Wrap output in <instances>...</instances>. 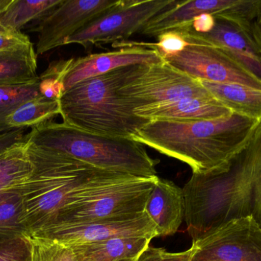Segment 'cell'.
Wrapping results in <instances>:
<instances>
[{
    "label": "cell",
    "mask_w": 261,
    "mask_h": 261,
    "mask_svg": "<svg viewBox=\"0 0 261 261\" xmlns=\"http://www.w3.org/2000/svg\"><path fill=\"white\" fill-rule=\"evenodd\" d=\"M259 121L231 113L208 121H149L132 137L187 164L193 173L219 170L248 144Z\"/></svg>",
    "instance_id": "6da1fadb"
},
{
    "label": "cell",
    "mask_w": 261,
    "mask_h": 261,
    "mask_svg": "<svg viewBox=\"0 0 261 261\" xmlns=\"http://www.w3.org/2000/svg\"><path fill=\"white\" fill-rule=\"evenodd\" d=\"M253 185L254 162L248 142L222 168L193 173L182 188L184 220L193 242L222 224L251 216Z\"/></svg>",
    "instance_id": "7a4b0ae2"
},
{
    "label": "cell",
    "mask_w": 261,
    "mask_h": 261,
    "mask_svg": "<svg viewBox=\"0 0 261 261\" xmlns=\"http://www.w3.org/2000/svg\"><path fill=\"white\" fill-rule=\"evenodd\" d=\"M26 144L33 170L19 189L30 237L51 223L75 195L107 170L58 152Z\"/></svg>",
    "instance_id": "3957f363"
},
{
    "label": "cell",
    "mask_w": 261,
    "mask_h": 261,
    "mask_svg": "<svg viewBox=\"0 0 261 261\" xmlns=\"http://www.w3.org/2000/svg\"><path fill=\"white\" fill-rule=\"evenodd\" d=\"M24 141L67 155L100 170L141 178L156 176L159 160L133 139L103 136L65 123H44L32 127Z\"/></svg>",
    "instance_id": "277c9868"
},
{
    "label": "cell",
    "mask_w": 261,
    "mask_h": 261,
    "mask_svg": "<svg viewBox=\"0 0 261 261\" xmlns=\"http://www.w3.org/2000/svg\"><path fill=\"white\" fill-rule=\"evenodd\" d=\"M135 65L87 78L66 90L59 101L64 123L96 134L132 139L150 121L128 110L119 95Z\"/></svg>",
    "instance_id": "5b68a950"
},
{
    "label": "cell",
    "mask_w": 261,
    "mask_h": 261,
    "mask_svg": "<svg viewBox=\"0 0 261 261\" xmlns=\"http://www.w3.org/2000/svg\"><path fill=\"white\" fill-rule=\"evenodd\" d=\"M158 178L104 172L75 195L47 226L79 225L144 212Z\"/></svg>",
    "instance_id": "8992f818"
},
{
    "label": "cell",
    "mask_w": 261,
    "mask_h": 261,
    "mask_svg": "<svg viewBox=\"0 0 261 261\" xmlns=\"http://www.w3.org/2000/svg\"><path fill=\"white\" fill-rule=\"evenodd\" d=\"M127 108L151 107L187 98H213L199 80L178 70L167 61L136 64L119 90Z\"/></svg>",
    "instance_id": "52a82bcc"
},
{
    "label": "cell",
    "mask_w": 261,
    "mask_h": 261,
    "mask_svg": "<svg viewBox=\"0 0 261 261\" xmlns=\"http://www.w3.org/2000/svg\"><path fill=\"white\" fill-rule=\"evenodd\" d=\"M176 0H120L119 4L72 35L66 44L85 49L125 41L153 18L173 7Z\"/></svg>",
    "instance_id": "ba28073f"
},
{
    "label": "cell",
    "mask_w": 261,
    "mask_h": 261,
    "mask_svg": "<svg viewBox=\"0 0 261 261\" xmlns=\"http://www.w3.org/2000/svg\"><path fill=\"white\" fill-rule=\"evenodd\" d=\"M174 31L182 34L185 39L220 48L261 81V30L257 20L239 23L205 15L196 32L189 29Z\"/></svg>",
    "instance_id": "9c48e42d"
},
{
    "label": "cell",
    "mask_w": 261,
    "mask_h": 261,
    "mask_svg": "<svg viewBox=\"0 0 261 261\" xmlns=\"http://www.w3.org/2000/svg\"><path fill=\"white\" fill-rule=\"evenodd\" d=\"M190 261H261V227L252 216L233 219L193 241Z\"/></svg>",
    "instance_id": "30bf717a"
},
{
    "label": "cell",
    "mask_w": 261,
    "mask_h": 261,
    "mask_svg": "<svg viewBox=\"0 0 261 261\" xmlns=\"http://www.w3.org/2000/svg\"><path fill=\"white\" fill-rule=\"evenodd\" d=\"M30 237L76 246L125 238H144L152 240L158 235L155 225L144 211L79 225H50L38 230Z\"/></svg>",
    "instance_id": "8fae6325"
},
{
    "label": "cell",
    "mask_w": 261,
    "mask_h": 261,
    "mask_svg": "<svg viewBox=\"0 0 261 261\" xmlns=\"http://www.w3.org/2000/svg\"><path fill=\"white\" fill-rule=\"evenodd\" d=\"M187 40V39H186ZM188 45L165 61L199 81L230 83L261 90V81L220 48L187 40Z\"/></svg>",
    "instance_id": "7c38bea8"
},
{
    "label": "cell",
    "mask_w": 261,
    "mask_h": 261,
    "mask_svg": "<svg viewBox=\"0 0 261 261\" xmlns=\"http://www.w3.org/2000/svg\"><path fill=\"white\" fill-rule=\"evenodd\" d=\"M261 0H191L177 1L173 7L153 17L142 29L141 35L158 38L190 24L199 15H211L236 22L257 19Z\"/></svg>",
    "instance_id": "4fadbf2b"
},
{
    "label": "cell",
    "mask_w": 261,
    "mask_h": 261,
    "mask_svg": "<svg viewBox=\"0 0 261 261\" xmlns=\"http://www.w3.org/2000/svg\"><path fill=\"white\" fill-rule=\"evenodd\" d=\"M120 0H64L40 21L37 55L65 45L72 35L119 4Z\"/></svg>",
    "instance_id": "5bb4252c"
},
{
    "label": "cell",
    "mask_w": 261,
    "mask_h": 261,
    "mask_svg": "<svg viewBox=\"0 0 261 261\" xmlns=\"http://www.w3.org/2000/svg\"><path fill=\"white\" fill-rule=\"evenodd\" d=\"M164 61L155 49L142 46L121 48L119 50L73 58L64 78L65 91L77 83L120 67L135 64H154ZM64 91V92H65Z\"/></svg>",
    "instance_id": "9a60e30c"
},
{
    "label": "cell",
    "mask_w": 261,
    "mask_h": 261,
    "mask_svg": "<svg viewBox=\"0 0 261 261\" xmlns=\"http://www.w3.org/2000/svg\"><path fill=\"white\" fill-rule=\"evenodd\" d=\"M144 211L155 225L158 236L173 235L177 232L184 219L182 188L172 181L158 177Z\"/></svg>",
    "instance_id": "2e32d148"
},
{
    "label": "cell",
    "mask_w": 261,
    "mask_h": 261,
    "mask_svg": "<svg viewBox=\"0 0 261 261\" xmlns=\"http://www.w3.org/2000/svg\"><path fill=\"white\" fill-rule=\"evenodd\" d=\"M133 113L150 121L187 122L220 119L232 112L214 98H194L136 109Z\"/></svg>",
    "instance_id": "e0dca14e"
},
{
    "label": "cell",
    "mask_w": 261,
    "mask_h": 261,
    "mask_svg": "<svg viewBox=\"0 0 261 261\" xmlns=\"http://www.w3.org/2000/svg\"><path fill=\"white\" fill-rule=\"evenodd\" d=\"M199 81L215 99L232 113L260 122L261 90L239 84Z\"/></svg>",
    "instance_id": "ac0fdd59"
},
{
    "label": "cell",
    "mask_w": 261,
    "mask_h": 261,
    "mask_svg": "<svg viewBox=\"0 0 261 261\" xmlns=\"http://www.w3.org/2000/svg\"><path fill=\"white\" fill-rule=\"evenodd\" d=\"M150 241L144 238H125L72 247L76 261H117L137 258L150 245Z\"/></svg>",
    "instance_id": "d6986e66"
},
{
    "label": "cell",
    "mask_w": 261,
    "mask_h": 261,
    "mask_svg": "<svg viewBox=\"0 0 261 261\" xmlns=\"http://www.w3.org/2000/svg\"><path fill=\"white\" fill-rule=\"evenodd\" d=\"M37 53L29 47L0 52V85L29 84L39 79Z\"/></svg>",
    "instance_id": "ffe728a7"
},
{
    "label": "cell",
    "mask_w": 261,
    "mask_h": 261,
    "mask_svg": "<svg viewBox=\"0 0 261 261\" xmlns=\"http://www.w3.org/2000/svg\"><path fill=\"white\" fill-rule=\"evenodd\" d=\"M60 113L59 101H52L42 96L37 97L23 103L6 118L3 132L37 127L49 122Z\"/></svg>",
    "instance_id": "44dd1931"
},
{
    "label": "cell",
    "mask_w": 261,
    "mask_h": 261,
    "mask_svg": "<svg viewBox=\"0 0 261 261\" xmlns=\"http://www.w3.org/2000/svg\"><path fill=\"white\" fill-rule=\"evenodd\" d=\"M29 237L19 186L0 193V241Z\"/></svg>",
    "instance_id": "7402d4cb"
},
{
    "label": "cell",
    "mask_w": 261,
    "mask_h": 261,
    "mask_svg": "<svg viewBox=\"0 0 261 261\" xmlns=\"http://www.w3.org/2000/svg\"><path fill=\"white\" fill-rule=\"evenodd\" d=\"M33 165L25 141L14 144L0 154V193L21 185L30 176Z\"/></svg>",
    "instance_id": "603a6c76"
},
{
    "label": "cell",
    "mask_w": 261,
    "mask_h": 261,
    "mask_svg": "<svg viewBox=\"0 0 261 261\" xmlns=\"http://www.w3.org/2000/svg\"><path fill=\"white\" fill-rule=\"evenodd\" d=\"M64 0H12L0 15V26L20 31L26 24L42 20Z\"/></svg>",
    "instance_id": "cb8c5ba5"
},
{
    "label": "cell",
    "mask_w": 261,
    "mask_h": 261,
    "mask_svg": "<svg viewBox=\"0 0 261 261\" xmlns=\"http://www.w3.org/2000/svg\"><path fill=\"white\" fill-rule=\"evenodd\" d=\"M39 96V79L29 84L0 85V133H3L5 120L12 111L25 101Z\"/></svg>",
    "instance_id": "d4e9b609"
},
{
    "label": "cell",
    "mask_w": 261,
    "mask_h": 261,
    "mask_svg": "<svg viewBox=\"0 0 261 261\" xmlns=\"http://www.w3.org/2000/svg\"><path fill=\"white\" fill-rule=\"evenodd\" d=\"M73 61V58L55 61L49 64L48 67L39 76L41 96L52 101H60L65 91L64 78Z\"/></svg>",
    "instance_id": "484cf974"
},
{
    "label": "cell",
    "mask_w": 261,
    "mask_h": 261,
    "mask_svg": "<svg viewBox=\"0 0 261 261\" xmlns=\"http://www.w3.org/2000/svg\"><path fill=\"white\" fill-rule=\"evenodd\" d=\"M32 261H76L74 248L56 241L29 237Z\"/></svg>",
    "instance_id": "4316f807"
},
{
    "label": "cell",
    "mask_w": 261,
    "mask_h": 261,
    "mask_svg": "<svg viewBox=\"0 0 261 261\" xmlns=\"http://www.w3.org/2000/svg\"><path fill=\"white\" fill-rule=\"evenodd\" d=\"M254 162V185L251 216L261 227V121L248 141Z\"/></svg>",
    "instance_id": "83f0119b"
},
{
    "label": "cell",
    "mask_w": 261,
    "mask_h": 261,
    "mask_svg": "<svg viewBox=\"0 0 261 261\" xmlns=\"http://www.w3.org/2000/svg\"><path fill=\"white\" fill-rule=\"evenodd\" d=\"M0 261H32L29 238L0 241Z\"/></svg>",
    "instance_id": "f1b7e54d"
},
{
    "label": "cell",
    "mask_w": 261,
    "mask_h": 261,
    "mask_svg": "<svg viewBox=\"0 0 261 261\" xmlns=\"http://www.w3.org/2000/svg\"><path fill=\"white\" fill-rule=\"evenodd\" d=\"M194 252L192 246L190 249L178 253L168 252L164 248H154L149 245L136 258V261H190Z\"/></svg>",
    "instance_id": "f546056e"
},
{
    "label": "cell",
    "mask_w": 261,
    "mask_h": 261,
    "mask_svg": "<svg viewBox=\"0 0 261 261\" xmlns=\"http://www.w3.org/2000/svg\"><path fill=\"white\" fill-rule=\"evenodd\" d=\"M30 45H32V43L25 34L0 26V52L16 50Z\"/></svg>",
    "instance_id": "4dcf8cb0"
},
{
    "label": "cell",
    "mask_w": 261,
    "mask_h": 261,
    "mask_svg": "<svg viewBox=\"0 0 261 261\" xmlns=\"http://www.w3.org/2000/svg\"><path fill=\"white\" fill-rule=\"evenodd\" d=\"M24 129H15L0 133V154L17 143L24 140Z\"/></svg>",
    "instance_id": "1f68e13d"
},
{
    "label": "cell",
    "mask_w": 261,
    "mask_h": 261,
    "mask_svg": "<svg viewBox=\"0 0 261 261\" xmlns=\"http://www.w3.org/2000/svg\"><path fill=\"white\" fill-rule=\"evenodd\" d=\"M12 0H0V15L7 9Z\"/></svg>",
    "instance_id": "d6a6232c"
},
{
    "label": "cell",
    "mask_w": 261,
    "mask_h": 261,
    "mask_svg": "<svg viewBox=\"0 0 261 261\" xmlns=\"http://www.w3.org/2000/svg\"><path fill=\"white\" fill-rule=\"evenodd\" d=\"M257 24H258L259 27H260V29L261 30V9H260V12H259L258 16H257Z\"/></svg>",
    "instance_id": "836d02e7"
},
{
    "label": "cell",
    "mask_w": 261,
    "mask_h": 261,
    "mask_svg": "<svg viewBox=\"0 0 261 261\" xmlns=\"http://www.w3.org/2000/svg\"><path fill=\"white\" fill-rule=\"evenodd\" d=\"M117 261H136V258L122 259Z\"/></svg>",
    "instance_id": "e575fe53"
}]
</instances>
